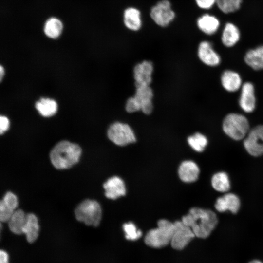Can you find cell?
<instances>
[{
	"mask_svg": "<svg viewBox=\"0 0 263 263\" xmlns=\"http://www.w3.org/2000/svg\"><path fill=\"white\" fill-rule=\"evenodd\" d=\"M182 221L191 228L195 237L203 239L210 235L218 223L217 217L214 212L198 207L191 208L182 217Z\"/></svg>",
	"mask_w": 263,
	"mask_h": 263,
	"instance_id": "6da1fadb",
	"label": "cell"
},
{
	"mask_svg": "<svg viewBox=\"0 0 263 263\" xmlns=\"http://www.w3.org/2000/svg\"><path fill=\"white\" fill-rule=\"evenodd\" d=\"M81 154V149L77 144L68 141H61L52 149L50 158L56 169H64L77 163Z\"/></svg>",
	"mask_w": 263,
	"mask_h": 263,
	"instance_id": "7a4b0ae2",
	"label": "cell"
},
{
	"mask_svg": "<svg viewBox=\"0 0 263 263\" xmlns=\"http://www.w3.org/2000/svg\"><path fill=\"white\" fill-rule=\"evenodd\" d=\"M174 228V223L166 219L160 220L157 223V227L150 230L146 235L145 244L156 248L167 245L171 242Z\"/></svg>",
	"mask_w": 263,
	"mask_h": 263,
	"instance_id": "3957f363",
	"label": "cell"
},
{
	"mask_svg": "<svg viewBox=\"0 0 263 263\" xmlns=\"http://www.w3.org/2000/svg\"><path fill=\"white\" fill-rule=\"evenodd\" d=\"M75 214L78 221L89 226L96 227L101 221L102 210L100 204L97 201L87 199L77 206Z\"/></svg>",
	"mask_w": 263,
	"mask_h": 263,
	"instance_id": "277c9868",
	"label": "cell"
},
{
	"mask_svg": "<svg viewBox=\"0 0 263 263\" xmlns=\"http://www.w3.org/2000/svg\"><path fill=\"white\" fill-rule=\"evenodd\" d=\"M223 129L227 135L236 140L244 138L250 131L247 119L244 115L236 113H229L225 117Z\"/></svg>",
	"mask_w": 263,
	"mask_h": 263,
	"instance_id": "5b68a950",
	"label": "cell"
},
{
	"mask_svg": "<svg viewBox=\"0 0 263 263\" xmlns=\"http://www.w3.org/2000/svg\"><path fill=\"white\" fill-rule=\"evenodd\" d=\"M109 139L115 144L124 146L136 141L134 132L127 124L116 122L112 124L107 131Z\"/></svg>",
	"mask_w": 263,
	"mask_h": 263,
	"instance_id": "8992f818",
	"label": "cell"
},
{
	"mask_svg": "<svg viewBox=\"0 0 263 263\" xmlns=\"http://www.w3.org/2000/svg\"><path fill=\"white\" fill-rule=\"evenodd\" d=\"M150 17L157 25L165 27L174 19L175 13L169 0H161L151 7Z\"/></svg>",
	"mask_w": 263,
	"mask_h": 263,
	"instance_id": "52a82bcc",
	"label": "cell"
},
{
	"mask_svg": "<svg viewBox=\"0 0 263 263\" xmlns=\"http://www.w3.org/2000/svg\"><path fill=\"white\" fill-rule=\"evenodd\" d=\"M174 225L170 244L175 249L182 250L195 236L191 228L185 224L182 221H175Z\"/></svg>",
	"mask_w": 263,
	"mask_h": 263,
	"instance_id": "ba28073f",
	"label": "cell"
},
{
	"mask_svg": "<svg viewBox=\"0 0 263 263\" xmlns=\"http://www.w3.org/2000/svg\"><path fill=\"white\" fill-rule=\"evenodd\" d=\"M244 147L251 155L263 154V125H258L250 130L244 141Z\"/></svg>",
	"mask_w": 263,
	"mask_h": 263,
	"instance_id": "9c48e42d",
	"label": "cell"
},
{
	"mask_svg": "<svg viewBox=\"0 0 263 263\" xmlns=\"http://www.w3.org/2000/svg\"><path fill=\"white\" fill-rule=\"evenodd\" d=\"M153 70V64L150 61L144 60L137 64L133 70L135 86H150Z\"/></svg>",
	"mask_w": 263,
	"mask_h": 263,
	"instance_id": "30bf717a",
	"label": "cell"
},
{
	"mask_svg": "<svg viewBox=\"0 0 263 263\" xmlns=\"http://www.w3.org/2000/svg\"><path fill=\"white\" fill-rule=\"evenodd\" d=\"M198 56L201 61L208 66H216L221 62L219 55L213 49L211 43L208 41H203L200 43Z\"/></svg>",
	"mask_w": 263,
	"mask_h": 263,
	"instance_id": "8fae6325",
	"label": "cell"
},
{
	"mask_svg": "<svg viewBox=\"0 0 263 263\" xmlns=\"http://www.w3.org/2000/svg\"><path fill=\"white\" fill-rule=\"evenodd\" d=\"M136 87L135 98L139 102L141 111L146 114H150L153 109L152 99L153 93L150 86H138Z\"/></svg>",
	"mask_w": 263,
	"mask_h": 263,
	"instance_id": "7c38bea8",
	"label": "cell"
},
{
	"mask_svg": "<svg viewBox=\"0 0 263 263\" xmlns=\"http://www.w3.org/2000/svg\"><path fill=\"white\" fill-rule=\"evenodd\" d=\"M239 105L246 113H251L254 110L256 106L255 90L251 82H247L242 85Z\"/></svg>",
	"mask_w": 263,
	"mask_h": 263,
	"instance_id": "4fadbf2b",
	"label": "cell"
},
{
	"mask_svg": "<svg viewBox=\"0 0 263 263\" xmlns=\"http://www.w3.org/2000/svg\"><path fill=\"white\" fill-rule=\"evenodd\" d=\"M105 196L109 199H116L126 194V188L123 181L118 176L109 178L103 184Z\"/></svg>",
	"mask_w": 263,
	"mask_h": 263,
	"instance_id": "5bb4252c",
	"label": "cell"
},
{
	"mask_svg": "<svg viewBox=\"0 0 263 263\" xmlns=\"http://www.w3.org/2000/svg\"><path fill=\"white\" fill-rule=\"evenodd\" d=\"M123 20L124 25L129 30L137 31L142 27L141 12L136 7L126 8L123 12Z\"/></svg>",
	"mask_w": 263,
	"mask_h": 263,
	"instance_id": "9a60e30c",
	"label": "cell"
},
{
	"mask_svg": "<svg viewBox=\"0 0 263 263\" xmlns=\"http://www.w3.org/2000/svg\"><path fill=\"white\" fill-rule=\"evenodd\" d=\"M240 207V201L237 196L232 193H227L218 198L215 203L217 210L222 212L227 210L236 213Z\"/></svg>",
	"mask_w": 263,
	"mask_h": 263,
	"instance_id": "2e32d148",
	"label": "cell"
},
{
	"mask_svg": "<svg viewBox=\"0 0 263 263\" xmlns=\"http://www.w3.org/2000/svg\"><path fill=\"white\" fill-rule=\"evenodd\" d=\"M199 172V168L197 164L189 160L183 162L178 169L180 179L187 183L195 181L198 178Z\"/></svg>",
	"mask_w": 263,
	"mask_h": 263,
	"instance_id": "e0dca14e",
	"label": "cell"
},
{
	"mask_svg": "<svg viewBox=\"0 0 263 263\" xmlns=\"http://www.w3.org/2000/svg\"><path fill=\"white\" fill-rule=\"evenodd\" d=\"M197 25L202 32L211 35L218 30L220 26V21L215 16L206 14L197 19Z\"/></svg>",
	"mask_w": 263,
	"mask_h": 263,
	"instance_id": "ac0fdd59",
	"label": "cell"
},
{
	"mask_svg": "<svg viewBox=\"0 0 263 263\" xmlns=\"http://www.w3.org/2000/svg\"><path fill=\"white\" fill-rule=\"evenodd\" d=\"M39 226L37 216L33 213L27 214L26 222L23 229V234L29 243L36 241L39 235Z\"/></svg>",
	"mask_w": 263,
	"mask_h": 263,
	"instance_id": "d6986e66",
	"label": "cell"
},
{
	"mask_svg": "<svg viewBox=\"0 0 263 263\" xmlns=\"http://www.w3.org/2000/svg\"><path fill=\"white\" fill-rule=\"evenodd\" d=\"M221 80L224 88L230 92L237 91L242 85V79L239 74L231 70L224 71Z\"/></svg>",
	"mask_w": 263,
	"mask_h": 263,
	"instance_id": "ffe728a7",
	"label": "cell"
},
{
	"mask_svg": "<svg viewBox=\"0 0 263 263\" xmlns=\"http://www.w3.org/2000/svg\"><path fill=\"white\" fill-rule=\"evenodd\" d=\"M240 38V33L238 28L231 22L225 24L221 38L223 44L226 47H232L238 42Z\"/></svg>",
	"mask_w": 263,
	"mask_h": 263,
	"instance_id": "44dd1931",
	"label": "cell"
},
{
	"mask_svg": "<svg viewBox=\"0 0 263 263\" xmlns=\"http://www.w3.org/2000/svg\"><path fill=\"white\" fill-rule=\"evenodd\" d=\"M244 61L253 69H263V45L248 50L245 55Z\"/></svg>",
	"mask_w": 263,
	"mask_h": 263,
	"instance_id": "7402d4cb",
	"label": "cell"
},
{
	"mask_svg": "<svg viewBox=\"0 0 263 263\" xmlns=\"http://www.w3.org/2000/svg\"><path fill=\"white\" fill-rule=\"evenodd\" d=\"M26 219L27 214L23 210H16L7 222L10 230L15 234H22Z\"/></svg>",
	"mask_w": 263,
	"mask_h": 263,
	"instance_id": "603a6c76",
	"label": "cell"
},
{
	"mask_svg": "<svg viewBox=\"0 0 263 263\" xmlns=\"http://www.w3.org/2000/svg\"><path fill=\"white\" fill-rule=\"evenodd\" d=\"M63 30L62 22L57 18H51L45 23L44 32L49 38H57L61 34Z\"/></svg>",
	"mask_w": 263,
	"mask_h": 263,
	"instance_id": "cb8c5ba5",
	"label": "cell"
},
{
	"mask_svg": "<svg viewBox=\"0 0 263 263\" xmlns=\"http://www.w3.org/2000/svg\"><path fill=\"white\" fill-rule=\"evenodd\" d=\"M36 108L42 116L48 117L54 115L56 112L57 105L53 99L42 98L36 103Z\"/></svg>",
	"mask_w": 263,
	"mask_h": 263,
	"instance_id": "d4e9b609",
	"label": "cell"
},
{
	"mask_svg": "<svg viewBox=\"0 0 263 263\" xmlns=\"http://www.w3.org/2000/svg\"><path fill=\"white\" fill-rule=\"evenodd\" d=\"M213 188L220 192H226L230 188V182L227 174L220 172L214 174L211 179Z\"/></svg>",
	"mask_w": 263,
	"mask_h": 263,
	"instance_id": "484cf974",
	"label": "cell"
},
{
	"mask_svg": "<svg viewBox=\"0 0 263 263\" xmlns=\"http://www.w3.org/2000/svg\"><path fill=\"white\" fill-rule=\"evenodd\" d=\"M188 142L194 150L202 152L207 145V139L202 133L197 132L188 138Z\"/></svg>",
	"mask_w": 263,
	"mask_h": 263,
	"instance_id": "4316f807",
	"label": "cell"
},
{
	"mask_svg": "<svg viewBox=\"0 0 263 263\" xmlns=\"http://www.w3.org/2000/svg\"><path fill=\"white\" fill-rule=\"evenodd\" d=\"M243 0H216L217 6L224 13L228 14L237 11Z\"/></svg>",
	"mask_w": 263,
	"mask_h": 263,
	"instance_id": "83f0119b",
	"label": "cell"
},
{
	"mask_svg": "<svg viewBox=\"0 0 263 263\" xmlns=\"http://www.w3.org/2000/svg\"><path fill=\"white\" fill-rule=\"evenodd\" d=\"M123 228L125 233V238L129 240H136L142 235L141 231L137 229L135 225L132 222L124 224Z\"/></svg>",
	"mask_w": 263,
	"mask_h": 263,
	"instance_id": "f1b7e54d",
	"label": "cell"
},
{
	"mask_svg": "<svg viewBox=\"0 0 263 263\" xmlns=\"http://www.w3.org/2000/svg\"><path fill=\"white\" fill-rule=\"evenodd\" d=\"M1 202L13 210H16L18 205V198L16 195L10 191L7 192L4 195Z\"/></svg>",
	"mask_w": 263,
	"mask_h": 263,
	"instance_id": "f546056e",
	"label": "cell"
},
{
	"mask_svg": "<svg viewBox=\"0 0 263 263\" xmlns=\"http://www.w3.org/2000/svg\"><path fill=\"white\" fill-rule=\"evenodd\" d=\"M125 109L128 113H131L141 111L140 105L134 96L130 97L127 101Z\"/></svg>",
	"mask_w": 263,
	"mask_h": 263,
	"instance_id": "4dcf8cb0",
	"label": "cell"
},
{
	"mask_svg": "<svg viewBox=\"0 0 263 263\" xmlns=\"http://www.w3.org/2000/svg\"><path fill=\"white\" fill-rule=\"evenodd\" d=\"M197 5L203 9H208L216 4V0H195Z\"/></svg>",
	"mask_w": 263,
	"mask_h": 263,
	"instance_id": "1f68e13d",
	"label": "cell"
},
{
	"mask_svg": "<svg viewBox=\"0 0 263 263\" xmlns=\"http://www.w3.org/2000/svg\"><path fill=\"white\" fill-rule=\"evenodd\" d=\"M9 126V121L8 119L4 116H1L0 117V132L2 134L6 132Z\"/></svg>",
	"mask_w": 263,
	"mask_h": 263,
	"instance_id": "d6a6232c",
	"label": "cell"
},
{
	"mask_svg": "<svg viewBox=\"0 0 263 263\" xmlns=\"http://www.w3.org/2000/svg\"><path fill=\"white\" fill-rule=\"evenodd\" d=\"M0 263H9V256L6 251L0 250Z\"/></svg>",
	"mask_w": 263,
	"mask_h": 263,
	"instance_id": "836d02e7",
	"label": "cell"
},
{
	"mask_svg": "<svg viewBox=\"0 0 263 263\" xmlns=\"http://www.w3.org/2000/svg\"><path fill=\"white\" fill-rule=\"evenodd\" d=\"M4 73V69L2 67V66H0V80H1L3 74Z\"/></svg>",
	"mask_w": 263,
	"mask_h": 263,
	"instance_id": "e575fe53",
	"label": "cell"
},
{
	"mask_svg": "<svg viewBox=\"0 0 263 263\" xmlns=\"http://www.w3.org/2000/svg\"><path fill=\"white\" fill-rule=\"evenodd\" d=\"M248 263H263L262 261L259 260H253L250 262H249Z\"/></svg>",
	"mask_w": 263,
	"mask_h": 263,
	"instance_id": "d590c367",
	"label": "cell"
}]
</instances>
